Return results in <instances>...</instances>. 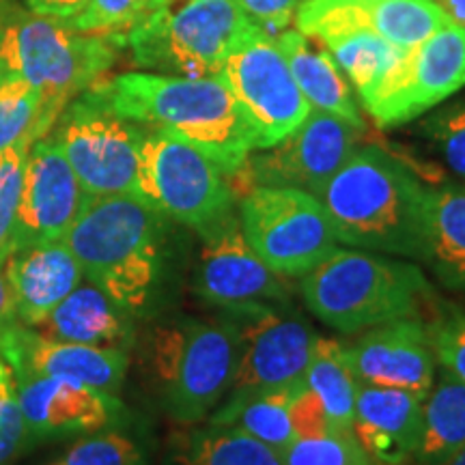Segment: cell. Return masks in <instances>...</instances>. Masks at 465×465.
I'll list each match as a JSON object with an SVG mask.
<instances>
[{"label": "cell", "mask_w": 465, "mask_h": 465, "mask_svg": "<svg viewBox=\"0 0 465 465\" xmlns=\"http://www.w3.org/2000/svg\"><path fill=\"white\" fill-rule=\"evenodd\" d=\"M174 3L179 0H84L83 7L63 22L78 33L119 37L144 17Z\"/></svg>", "instance_id": "1f68e13d"}, {"label": "cell", "mask_w": 465, "mask_h": 465, "mask_svg": "<svg viewBox=\"0 0 465 465\" xmlns=\"http://www.w3.org/2000/svg\"><path fill=\"white\" fill-rule=\"evenodd\" d=\"M119 50L110 37L78 33L56 17L15 7L0 14V74L42 93L56 119L69 102L104 80Z\"/></svg>", "instance_id": "5b68a950"}, {"label": "cell", "mask_w": 465, "mask_h": 465, "mask_svg": "<svg viewBox=\"0 0 465 465\" xmlns=\"http://www.w3.org/2000/svg\"><path fill=\"white\" fill-rule=\"evenodd\" d=\"M218 319L235 342L231 392L263 391L304 380L317 334L289 302L224 306Z\"/></svg>", "instance_id": "8fae6325"}, {"label": "cell", "mask_w": 465, "mask_h": 465, "mask_svg": "<svg viewBox=\"0 0 465 465\" xmlns=\"http://www.w3.org/2000/svg\"><path fill=\"white\" fill-rule=\"evenodd\" d=\"M33 143L35 141H22L0 151V261L5 259L14 240L26 158Z\"/></svg>", "instance_id": "d590c367"}, {"label": "cell", "mask_w": 465, "mask_h": 465, "mask_svg": "<svg viewBox=\"0 0 465 465\" xmlns=\"http://www.w3.org/2000/svg\"><path fill=\"white\" fill-rule=\"evenodd\" d=\"M345 347L353 375L362 386L397 388L418 397L431 391L438 358L431 328L418 317L375 325Z\"/></svg>", "instance_id": "2e32d148"}, {"label": "cell", "mask_w": 465, "mask_h": 465, "mask_svg": "<svg viewBox=\"0 0 465 465\" xmlns=\"http://www.w3.org/2000/svg\"><path fill=\"white\" fill-rule=\"evenodd\" d=\"M422 399L397 388L360 383L351 433L375 465H410L420 429Z\"/></svg>", "instance_id": "7402d4cb"}, {"label": "cell", "mask_w": 465, "mask_h": 465, "mask_svg": "<svg viewBox=\"0 0 465 465\" xmlns=\"http://www.w3.org/2000/svg\"><path fill=\"white\" fill-rule=\"evenodd\" d=\"M465 86V26L449 25L405 50L362 106L380 127H399L449 102Z\"/></svg>", "instance_id": "4fadbf2b"}, {"label": "cell", "mask_w": 465, "mask_h": 465, "mask_svg": "<svg viewBox=\"0 0 465 465\" xmlns=\"http://www.w3.org/2000/svg\"><path fill=\"white\" fill-rule=\"evenodd\" d=\"M149 371L162 410L179 424L207 420L229 397L235 342L220 319L177 317L149 339Z\"/></svg>", "instance_id": "8992f818"}, {"label": "cell", "mask_w": 465, "mask_h": 465, "mask_svg": "<svg viewBox=\"0 0 465 465\" xmlns=\"http://www.w3.org/2000/svg\"><path fill=\"white\" fill-rule=\"evenodd\" d=\"M438 5L450 17L452 25L465 26V0H438Z\"/></svg>", "instance_id": "b9f144b4"}, {"label": "cell", "mask_w": 465, "mask_h": 465, "mask_svg": "<svg viewBox=\"0 0 465 465\" xmlns=\"http://www.w3.org/2000/svg\"><path fill=\"white\" fill-rule=\"evenodd\" d=\"M14 377L31 444L104 431L125 411L116 394L84 383L28 373Z\"/></svg>", "instance_id": "ac0fdd59"}, {"label": "cell", "mask_w": 465, "mask_h": 465, "mask_svg": "<svg viewBox=\"0 0 465 465\" xmlns=\"http://www.w3.org/2000/svg\"><path fill=\"white\" fill-rule=\"evenodd\" d=\"M0 358L14 373L56 377L110 394H116L124 386L130 366V353L124 349L45 339L22 323H15L0 339Z\"/></svg>", "instance_id": "ffe728a7"}, {"label": "cell", "mask_w": 465, "mask_h": 465, "mask_svg": "<svg viewBox=\"0 0 465 465\" xmlns=\"http://www.w3.org/2000/svg\"><path fill=\"white\" fill-rule=\"evenodd\" d=\"M194 291L207 304L224 308L248 302H289L287 278L276 274L243 237L237 209L199 232Z\"/></svg>", "instance_id": "9a60e30c"}, {"label": "cell", "mask_w": 465, "mask_h": 465, "mask_svg": "<svg viewBox=\"0 0 465 465\" xmlns=\"http://www.w3.org/2000/svg\"><path fill=\"white\" fill-rule=\"evenodd\" d=\"M360 136L362 130L339 116L311 110L274 147L252 151L237 177L246 174L243 192L252 185H278L317 194L360 147Z\"/></svg>", "instance_id": "5bb4252c"}, {"label": "cell", "mask_w": 465, "mask_h": 465, "mask_svg": "<svg viewBox=\"0 0 465 465\" xmlns=\"http://www.w3.org/2000/svg\"><path fill=\"white\" fill-rule=\"evenodd\" d=\"M315 196L339 243L424 261L427 185L383 149L358 147Z\"/></svg>", "instance_id": "6da1fadb"}, {"label": "cell", "mask_w": 465, "mask_h": 465, "mask_svg": "<svg viewBox=\"0 0 465 465\" xmlns=\"http://www.w3.org/2000/svg\"><path fill=\"white\" fill-rule=\"evenodd\" d=\"M300 295L328 328L358 334L392 319L416 317L431 287L414 263L371 250L336 248L300 278Z\"/></svg>", "instance_id": "277c9868"}, {"label": "cell", "mask_w": 465, "mask_h": 465, "mask_svg": "<svg viewBox=\"0 0 465 465\" xmlns=\"http://www.w3.org/2000/svg\"><path fill=\"white\" fill-rule=\"evenodd\" d=\"M254 28L235 0H185L155 11L110 39L130 50L138 67L207 78L218 75L232 45Z\"/></svg>", "instance_id": "52a82bcc"}, {"label": "cell", "mask_w": 465, "mask_h": 465, "mask_svg": "<svg viewBox=\"0 0 465 465\" xmlns=\"http://www.w3.org/2000/svg\"><path fill=\"white\" fill-rule=\"evenodd\" d=\"M317 42L334 58L360 102L373 95L405 52L362 28H339L322 35Z\"/></svg>", "instance_id": "f1b7e54d"}, {"label": "cell", "mask_w": 465, "mask_h": 465, "mask_svg": "<svg viewBox=\"0 0 465 465\" xmlns=\"http://www.w3.org/2000/svg\"><path fill=\"white\" fill-rule=\"evenodd\" d=\"M45 339L130 351L134 315L89 281H83L48 317L33 325Z\"/></svg>", "instance_id": "603a6c76"}, {"label": "cell", "mask_w": 465, "mask_h": 465, "mask_svg": "<svg viewBox=\"0 0 465 465\" xmlns=\"http://www.w3.org/2000/svg\"><path fill=\"white\" fill-rule=\"evenodd\" d=\"M281 459L282 465H375L356 435L341 429L295 438L281 452Z\"/></svg>", "instance_id": "d6a6232c"}, {"label": "cell", "mask_w": 465, "mask_h": 465, "mask_svg": "<svg viewBox=\"0 0 465 465\" xmlns=\"http://www.w3.org/2000/svg\"><path fill=\"white\" fill-rule=\"evenodd\" d=\"M420 134L433 144L446 166L465 182V97L429 110L420 124Z\"/></svg>", "instance_id": "836d02e7"}, {"label": "cell", "mask_w": 465, "mask_h": 465, "mask_svg": "<svg viewBox=\"0 0 465 465\" xmlns=\"http://www.w3.org/2000/svg\"><path fill=\"white\" fill-rule=\"evenodd\" d=\"M17 322L37 325L84 281L83 267L65 240L31 242L9 248L0 261Z\"/></svg>", "instance_id": "44dd1931"}, {"label": "cell", "mask_w": 465, "mask_h": 465, "mask_svg": "<svg viewBox=\"0 0 465 465\" xmlns=\"http://www.w3.org/2000/svg\"><path fill=\"white\" fill-rule=\"evenodd\" d=\"M136 194L166 220L199 235L235 212L231 177L199 147L171 130L147 127L141 147Z\"/></svg>", "instance_id": "ba28073f"}, {"label": "cell", "mask_w": 465, "mask_h": 465, "mask_svg": "<svg viewBox=\"0 0 465 465\" xmlns=\"http://www.w3.org/2000/svg\"><path fill=\"white\" fill-rule=\"evenodd\" d=\"M26 9L44 17H56L65 20L84 5V0H25Z\"/></svg>", "instance_id": "ab89813d"}, {"label": "cell", "mask_w": 465, "mask_h": 465, "mask_svg": "<svg viewBox=\"0 0 465 465\" xmlns=\"http://www.w3.org/2000/svg\"><path fill=\"white\" fill-rule=\"evenodd\" d=\"M45 465H147L141 446L124 433L104 431L84 435Z\"/></svg>", "instance_id": "e575fe53"}, {"label": "cell", "mask_w": 465, "mask_h": 465, "mask_svg": "<svg viewBox=\"0 0 465 465\" xmlns=\"http://www.w3.org/2000/svg\"><path fill=\"white\" fill-rule=\"evenodd\" d=\"M31 446V435L17 401L14 371L0 358V465H11Z\"/></svg>", "instance_id": "8d00e7d4"}, {"label": "cell", "mask_w": 465, "mask_h": 465, "mask_svg": "<svg viewBox=\"0 0 465 465\" xmlns=\"http://www.w3.org/2000/svg\"><path fill=\"white\" fill-rule=\"evenodd\" d=\"M174 465H282L281 452L235 427L188 424L171 444Z\"/></svg>", "instance_id": "83f0119b"}, {"label": "cell", "mask_w": 465, "mask_h": 465, "mask_svg": "<svg viewBox=\"0 0 465 465\" xmlns=\"http://www.w3.org/2000/svg\"><path fill=\"white\" fill-rule=\"evenodd\" d=\"M429 328L438 364L465 383V315L452 311Z\"/></svg>", "instance_id": "74e56055"}, {"label": "cell", "mask_w": 465, "mask_h": 465, "mask_svg": "<svg viewBox=\"0 0 465 465\" xmlns=\"http://www.w3.org/2000/svg\"><path fill=\"white\" fill-rule=\"evenodd\" d=\"M235 3L259 31L276 39L293 25L302 0H235Z\"/></svg>", "instance_id": "f35d334b"}, {"label": "cell", "mask_w": 465, "mask_h": 465, "mask_svg": "<svg viewBox=\"0 0 465 465\" xmlns=\"http://www.w3.org/2000/svg\"><path fill=\"white\" fill-rule=\"evenodd\" d=\"M144 132L147 127L116 114L89 89L67 104L48 136L86 194L113 196L136 194Z\"/></svg>", "instance_id": "30bf717a"}, {"label": "cell", "mask_w": 465, "mask_h": 465, "mask_svg": "<svg viewBox=\"0 0 465 465\" xmlns=\"http://www.w3.org/2000/svg\"><path fill=\"white\" fill-rule=\"evenodd\" d=\"M218 78L240 104L257 151L274 147L311 113L276 39L259 28L232 45Z\"/></svg>", "instance_id": "7c38bea8"}, {"label": "cell", "mask_w": 465, "mask_h": 465, "mask_svg": "<svg viewBox=\"0 0 465 465\" xmlns=\"http://www.w3.org/2000/svg\"><path fill=\"white\" fill-rule=\"evenodd\" d=\"M237 218L254 252L284 278H302L339 248L325 207L311 192L252 185L242 192Z\"/></svg>", "instance_id": "9c48e42d"}, {"label": "cell", "mask_w": 465, "mask_h": 465, "mask_svg": "<svg viewBox=\"0 0 465 465\" xmlns=\"http://www.w3.org/2000/svg\"><path fill=\"white\" fill-rule=\"evenodd\" d=\"M444 465H465V446H463V449H461V450H459V452H457V455H455V457H452V459H449V461H446Z\"/></svg>", "instance_id": "7bdbcfd3"}, {"label": "cell", "mask_w": 465, "mask_h": 465, "mask_svg": "<svg viewBox=\"0 0 465 465\" xmlns=\"http://www.w3.org/2000/svg\"><path fill=\"white\" fill-rule=\"evenodd\" d=\"M293 22L311 39L339 28H362L401 50L452 25L438 0H302Z\"/></svg>", "instance_id": "e0dca14e"}, {"label": "cell", "mask_w": 465, "mask_h": 465, "mask_svg": "<svg viewBox=\"0 0 465 465\" xmlns=\"http://www.w3.org/2000/svg\"><path fill=\"white\" fill-rule=\"evenodd\" d=\"M116 114L144 127L171 130L207 153L231 182L246 164L254 144L240 104L218 75L127 72L91 86Z\"/></svg>", "instance_id": "7a4b0ae2"}, {"label": "cell", "mask_w": 465, "mask_h": 465, "mask_svg": "<svg viewBox=\"0 0 465 465\" xmlns=\"http://www.w3.org/2000/svg\"><path fill=\"white\" fill-rule=\"evenodd\" d=\"M424 261L446 289L465 295V185H427Z\"/></svg>", "instance_id": "d4e9b609"}, {"label": "cell", "mask_w": 465, "mask_h": 465, "mask_svg": "<svg viewBox=\"0 0 465 465\" xmlns=\"http://www.w3.org/2000/svg\"><path fill=\"white\" fill-rule=\"evenodd\" d=\"M86 192L74 168L50 136L39 138L28 151L20 209L11 246L63 240L78 218ZM9 252V250H7Z\"/></svg>", "instance_id": "d6986e66"}, {"label": "cell", "mask_w": 465, "mask_h": 465, "mask_svg": "<svg viewBox=\"0 0 465 465\" xmlns=\"http://www.w3.org/2000/svg\"><path fill=\"white\" fill-rule=\"evenodd\" d=\"M304 383L322 403L330 427L351 431L360 383L349 364L345 342L317 336L306 366Z\"/></svg>", "instance_id": "f546056e"}, {"label": "cell", "mask_w": 465, "mask_h": 465, "mask_svg": "<svg viewBox=\"0 0 465 465\" xmlns=\"http://www.w3.org/2000/svg\"><path fill=\"white\" fill-rule=\"evenodd\" d=\"M465 446V383L438 364L410 465H444Z\"/></svg>", "instance_id": "4316f807"}, {"label": "cell", "mask_w": 465, "mask_h": 465, "mask_svg": "<svg viewBox=\"0 0 465 465\" xmlns=\"http://www.w3.org/2000/svg\"><path fill=\"white\" fill-rule=\"evenodd\" d=\"M302 388L304 380L263 391L231 392L205 422L235 427L276 452H282L295 440L291 410Z\"/></svg>", "instance_id": "484cf974"}, {"label": "cell", "mask_w": 465, "mask_h": 465, "mask_svg": "<svg viewBox=\"0 0 465 465\" xmlns=\"http://www.w3.org/2000/svg\"><path fill=\"white\" fill-rule=\"evenodd\" d=\"M276 44L287 58L293 80L298 83L311 110H322V113L339 116L364 132V116L353 97L351 84L341 72V67L336 65L334 58L330 56V52L317 48L311 37H306L298 28L282 31L276 37Z\"/></svg>", "instance_id": "cb8c5ba5"}, {"label": "cell", "mask_w": 465, "mask_h": 465, "mask_svg": "<svg viewBox=\"0 0 465 465\" xmlns=\"http://www.w3.org/2000/svg\"><path fill=\"white\" fill-rule=\"evenodd\" d=\"M56 116L44 95L15 75L0 74V151L48 136Z\"/></svg>", "instance_id": "4dcf8cb0"}, {"label": "cell", "mask_w": 465, "mask_h": 465, "mask_svg": "<svg viewBox=\"0 0 465 465\" xmlns=\"http://www.w3.org/2000/svg\"><path fill=\"white\" fill-rule=\"evenodd\" d=\"M100 287L134 317L147 312L164 276L166 218L136 194L86 196L63 237Z\"/></svg>", "instance_id": "3957f363"}, {"label": "cell", "mask_w": 465, "mask_h": 465, "mask_svg": "<svg viewBox=\"0 0 465 465\" xmlns=\"http://www.w3.org/2000/svg\"><path fill=\"white\" fill-rule=\"evenodd\" d=\"M17 322L15 308H14V300H11V293L7 289V282H5L3 272H0V339L14 328Z\"/></svg>", "instance_id": "60d3db41"}]
</instances>
